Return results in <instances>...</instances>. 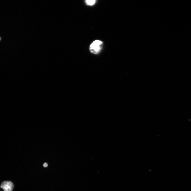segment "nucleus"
<instances>
[{"label": "nucleus", "instance_id": "nucleus-1", "mask_svg": "<svg viewBox=\"0 0 191 191\" xmlns=\"http://www.w3.org/2000/svg\"><path fill=\"white\" fill-rule=\"evenodd\" d=\"M103 45V42L99 40L94 41L90 45L89 49L91 53L94 54H97L100 53Z\"/></svg>", "mask_w": 191, "mask_h": 191}, {"label": "nucleus", "instance_id": "nucleus-5", "mask_svg": "<svg viewBox=\"0 0 191 191\" xmlns=\"http://www.w3.org/2000/svg\"><path fill=\"white\" fill-rule=\"evenodd\" d=\"M1 38H0V40H1Z\"/></svg>", "mask_w": 191, "mask_h": 191}, {"label": "nucleus", "instance_id": "nucleus-2", "mask_svg": "<svg viewBox=\"0 0 191 191\" xmlns=\"http://www.w3.org/2000/svg\"><path fill=\"white\" fill-rule=\"evenodd\" d=\"M13 187V183L10 181L3 182L1 186V188L3 189L4 191H12Z\"/></svg>", "mask_w": 191, "mask_h": 191}, {"label": "nucleus", "instance_id": "nucleus-4", "mask_svg": "<svg viewBox=\"0 0 191 191\" xmlns=\"http://www.w3.org/2000/svg\"><path fill=\"white\" fill-rule=\"evenodd\" d=\"M43 166L44 167H45V168H46V167H47L48 166V164L47 163H45L44 164Z\"/></svg>", "mask_w": 191, "mask_h": 191}, {"label": "nucleus", "instance_id": "nucleus-3", "mask_svg": "<svg viewBox=\"0 0 191 191\" xmlns=\"http://www.w3.org/2000/svg\"><path fill=\"white\" fill-rule=\"evenodd\" d=\"M86 4L89 6H93L94 5L96 2V0H86L85 1Z\"/></svg>", "mask_w": 191, "mask_h": 191}]
</instances>
